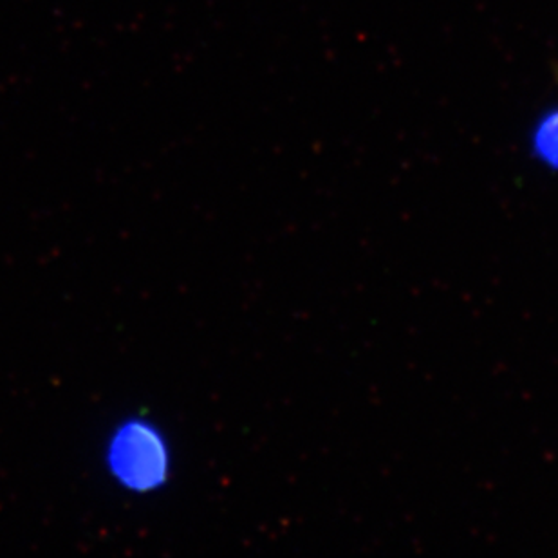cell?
<instances>
[{
	"instance_id": "7a4b0ae2",
	"label": "cell",
	"mask_w": 558,
	"mask_h": 558,
	"mask_svg": "<svg viewBox=\"0 0 558 558\" xmlns=\"http://www.w3.org/2000/svg\"><path fill=\"white\" fill-rule=\"evenodd\" d=\"M150 453H153L150 445H140V437H131L129 442L123 445L122 448L123 469L134 475H140V470H150L154 459L145 458V456H150Z\"/></svg>"
},
{
	"instance_id": "6da1fadb",
	"label": "cell",
	"mask_w": 558,
	"mask_h": 558,
	"mask_svg": "<svg viewBox=\"0 0 558 558\" xmlns=\"http://www.w3.org/2000/svg\"><path fill=\"white\" fill-rule=\"evenodd\" d=\"M535 147L548 163L558 165V112L544 118L535 136Z\"/></svg>"
}]
</instances>
